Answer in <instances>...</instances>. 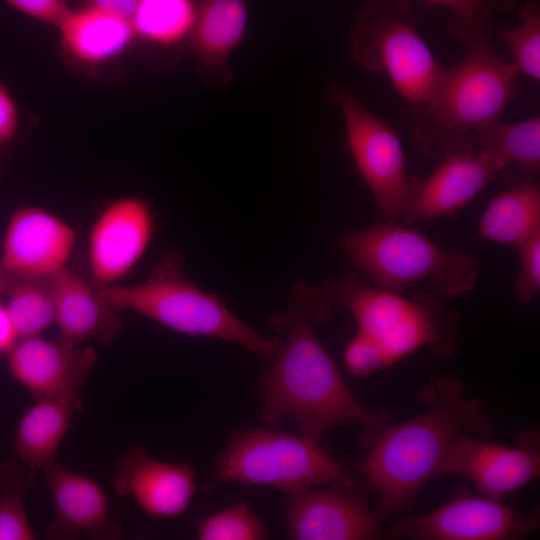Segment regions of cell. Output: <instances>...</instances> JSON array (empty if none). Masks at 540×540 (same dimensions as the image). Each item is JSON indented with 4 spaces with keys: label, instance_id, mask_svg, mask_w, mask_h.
Returning <instances> with one entry per match:
<instances>
[{
    "label": "cell",
    "instance_id": "8",
    "mask_svg": "<svg viewBox=\"0 0 540 540\" xmlns=\"http://www.w3.org/2000/svg\"><path fill=\"white\" fill-rule=\"evenodd\" d=\"M410 11L409 0H366L350 39L353 59L387 75L413 120L436 91L445 67L417 34Z\"/></svg>",
    "mask_w": 540,
    "mask_h": 540
},
{
    "label": "cell",
    "instance_id": "28",
    "mask_svg": "<svg viewBox=\"0 0 540 540\" xmlns=\"http://www.w3.org/2000/svg\"><path fill=\"white\" fill-rule=\"evenodd\" d=\"M34 482L33 469L17 459L0 462V540L36 538L24 506Z\"/></svg>",
    "mask_w": 540,
    "mask_h": 540
},
{
    "label": "cell",
    "instance_id": "9",
    "mask_svg": "<svg viewBox=\"0 0 540 540\" xmlns=\"http://www.w3.org/2000/svg\"><path fill=\"white\" fill-rule=\"evenodd\" d=\"M327 98L343 115L352 159L381 215L393 220L403 217L419 178L407 172L396 131L367 110L354 91L344 84L329 85Z\"/></svg>",
    "mask_w": 540,
    "mask_h": 540
},
{
    "label": "cell",
    "instance_id": "22",
    "mask_svg": "<svg viewBox=\"0 0 540 540\" xmlns=\"http://www.w3.org/2000/svg\"><path fill=\"white\" fill-rule=\"evenodd\" d=\"M56 28L64 52L85 65L117 59L137 38L130 20L89 6L70 9Z\"/></svg>",
    "mask_w": 540,
    "mask_h": 540
},
{
    "label": "cell",
    "instance_id": "10",
    "mask_svg": "<svg viewBox=\"0 0 540 540\" xmlns=\"http://www.w3.org/2000/svg\"><path fill=\"white\" fill-rule=\"evenodd\" d=\"M540 529V513L525 512L504 500L476 496L460 488L442 506L398 517L385 533L393 539L520 540Z\"/></svg>",
    "mask_w": 540,
    "mask_h": 540
},
{
    "label": "cell",
    "instance_id": "20",
    "mask_svg": "<svg viewBox=\"0 0 540 540\" xmlns=\"http://www.w3.org/2000/svg\"><path fill=\"white\" fill-rule=\"evenodd\" d=\"M83 409L80 394L37 398L21 415L13 436L17 460L33 470H43L56 460L74 417Z\"/></svg>",
    "mask_w": 540,
    "mask_h": 540
},
{
    "label": "cell",
    "instance_id": "21",
    "mask_svg": "<svg viewBox=\"0 0 540 540\" xmlns=\"http://www.w3.org/2000/svg\"><path fill=\"white\" fill-rule=\"evenodd\" d=\"M246 26L244 0H203L196 9L190 47L200 70L212 83L229 78L227 60L243 39Z\"/></svg>",
    "mask_w": 540,
    "mask_h": 540
},
{
    "label": "cell",
    "instance_id": "5",
    "mask_svg": "<svg viewBox=\"0 0 540 540\" xmlns=\"http://www.w3.org/2000/svg\"><path fill=\"white\" fill-rule=\"evenodd\" d=\"M335 244L370 283L398 294L427 279L440 296L456 297L474 290L481 272L470 251L444 249L393 219L343 231Z\"/></svg>",
    "mask_w": 540,
    "mask_h": 540
},
{
    "label": "cell",
    "instance_id": "37",
    "mask_svg": "<svg viewBox=\"0 0 540 540\" xmlns=\"http://www.w3.org/2000/svg\"><path fill=\"white\" fill-rule=\"evenodd\" d=\"M16 282L17 279L10 276L0 267V294L6 295Z\"/></svg>",
    "mask_w": 540,
    "mask_h": 540
},
{
    "label": "cell",
    "instance_id": "1",
    "mask_svg": "<svg viewBox=\"0 0 540 540\" xmlns=\"http://www.w3.org/2000/svg\"><path fill=\"white\" fill-rule=\"evenodd\" d=\"M334 307L321 288L303 282L291 287L286 305L268 320L272 330L286 331L287 338L259 384L266 424L293 419L303 435L318 442L337 425L373 430L390 420L385 409L373 411L358 400L313 329L333 316Z\"/></svg>",
    "mask_w": 540,
    "mask_h": 540
},
{
    "label": "cell",
    "instance_id": "36",
    "mask_svg": "<svg viewBox=\"0 0 540 540\" xmlns=\"http://www.w3.org/2000/svg\"><path fill=\"white\" fill-rule=\"evenodd\" d=\"M18 341L6 305L0 300V355H8Z\"/></svg>",
    "mask_w": 540,
    "mask_h": 540
},
{
    "label": "cell",
    "instance_id": "35",
    "mask_svg": "<svg viewBox=\"0 0 540 540\" xmlns=\"http://www.w3.org/2000/svg\"><path fill=\"white\" fill-rule=\"evenodd\" d=\"M139 0H84V6L93 7L131 21Z\"/></svg>",
    "mask_w": 540,
    "mask_h": 540
},
{
    "label": "cell",
    "instance_id": "6",
    "mask_svg": "<svg viewBox=\"0 0 540 540\" xmlns=\"http://www.w3.org/2000/svg\"><path fill=\"white\" fill-rule=\"evenodd\" d=\"M320 288L332 305L353 316L358 330L382 346L392 366L421 348L438 358L457 351L460 312L439 294L419 292L408 299L367 282L354 271L326 279Z\"/></svg>",
    "mask_w": 540,
    "mask_h": 540
},
{
    "label": "cell",
    "instance_id": "26",
    "mask_svg": "<svg viewBox=\"0 0 540 540\" xmlns=\"http://www.w3.org/2000/svg\"><path fill=\"white\" fill-rule=\"evenodd\" d=\"M5 303L20 339L40 336L55 324V301L49 279L17 280Z\"/></svg>",
    "mask_w": 540,
    "mask_h": 540
},
{
    "label": "cell",
    "instance_id": "25",
    "mask_svg": "<svg viewBox=\"0 0 540 540\" xmlns=\"http://www.w3.org/2000/svg\"><path fill=\"white\" fill-rule=\"evenodd\" d=\"M195 17L192 0H139L131 23L136 37L171 46L189 37Z\"/></svg>",
    "mask_w": 540,
    "mask_h": 540
},
{
    "label": "cell",
    "instance_id": "15",
    "mask_svg": "<svg viewBox=\"0 0 540 540\" xmlns=\"http://www.w3.org/2000/svg\"><path fill=\"white\" fill-rule=\"evenodd\" d=\"M196 477L192 466L156 459L145 448L136 447L119 458L112 485L119 496L133 499L150 518L171 519L189 508Z\"/></svg>",
    "mask_w": 540,
    "mask_h": 540
},
{
    "label": "cell",
    "instance_id": "4",
    "mask_svg": "<svg viewBox=\"0 0 540 540\" xmlns=\"http://www.w3.org/2000/svg\"><path fill=\"white\" fill-rule=\"evenodd\" d=\"M183 264L178 253H168L151 268L144 281L102 288L121 312H134L186 336L234 343L264 361L271 360L281 346V338L265 336L246 324L216 294L193 283Z\"/></svg>",
    "mask_w": 540,
    "mask_h": 540
},
{
    "label": "cell",
    "instance_id": "18",
    "mask_svg": "<svg viewBox=\"0 0 540 540\" xmlns=\"http://www.w3.org/2000/svg\"><path fill=\"white\" fill-rule=\"evenodd\" d=\"M505 169L501 161L480 151L446 154L428 178L418 180L405 222L452 216Z\"/></svg>",
    "mask_w": 540,
    "mask_h": 540
},
{
    "label": "cell",
    "instance_id": "7",
    "mask_svg": "<svg viewBox=\"0 0 540 540\" xmlns=\"http://www.w3.org/2000/svg\"><path fill=\"white\" fill-rule=\"evenodd\" d=\"M219 483L268 486L286 495L317 485L355 487L345 464L305 435L272 428H240L216 459Z\"/></svg>",
    "mask_w": 540,
    "mask_h": 540
},
{
    "label": "cell",
    "instance_id": "24",
    "mask_svg": "<svg viewBox=\"0 0 540 540\" xmlns=\"http://www.w3.org/2000/svg\"><path fill=\"white\" fill-rule=\"evenodd\" d=\"M476 151L501 161L507 168L518 164L533 176L540 168V117L503 124L494 121L479 128L473 136Z\"/></svg>",
    "mask_w": 540,
    "mask_h": 540
},
{
    "label": "cell",
    "instance_id": "33",
    "mask_svg": "<svg viewBox=\"0 0 540 540\" xmlns=\"http://www.w3.org/2000/svg\"><path fill=\"white\" fill-rule=\"evenodd\" d=\"M21 13L54 25L61 22L70 10L65 0H2Z\"/></svg>",
    "mask_w": 540,
    "mask_h": 540
},
{
    "label": "cell",
    "instance_id": "13",
    "mask_svg": "<svg viewBox=\"0 0 540 540\" xmlns=\"http://www.w3.org/2000/svg\"><path fill=\"white\" fill-rule=\"evenodd\" d=\"M76 241L75 229L61 217L37 206L20 207L6 226L0 267L17 280L49 279L67 267Z\"/></svg>",
    "mask_w": 540,
    "mask_h": 540
},
{
    "label": "cell",
    "instance_id": "16",
    "mask_svg": "<svg viewBox=\"0 0 540 540\" xmlns=\"http://www.w3.org/2000/svg\"><path fill=\"white\" fill-rule=\"evenodd\" d=\"M7 356L10 375L34 399L80 394L97 362L90 345L40 336L20 339Z\"/></svg>",
    "mask_w": 540,
    "mask_h": 540
},
{
    "label": "cell",
    "instance_id": "27",
    "mask_svg": "<svg viewBox=\"0 0 540 540\" xmlns=\"http://www.w3.org/2000/svg\"><path fill=\"white\" fill-rule=\"evenodd\" d=\"M448 9L447 31L469 49L493 43V16L510 13L516 0H422Z\"/></svg>",
    "mask_w": 540,
    "mask_h": 540
},
{
    "label": "cell",
    "instance_id": "30",
    "mask_svg": "<svg viewBox=\"0 0 540 540\" xmlns=\"http://www.w3.org/2000/svg\"><path fill=\"white\" fill-rule=\"evenodd\" d=\"M199 540H264L269 532L245 503H236L210 514L197 526Z\"/></svg>",
    "mask_w": 540,
    "mask_h": 540
},
{
    "label": "cell",
    "instance_id": "32",
    "mask_svg": "<svg viewBox=\"0 0 540 540\" xmlns=\"http://www.w3.org/2000/svg\"><path fill=\"white\" fill-rule=\"evenodd\" d=\"M519 271L515 281L517 298L529 303L540 290V231L516 247Z\"/></svg>",
    "mask_w": 540,
    "mask_h": 540
},
{
    "label": "cell",
    "instance_id": "2",
    "mask_svg": "<svg viewBox=\"0 0 540 540\" xmlns=\"http://www.w3.org/2000/svg\"><path fill=\"white\" fill-rule=\"evenodd\" d=\"M418 400L426 406L418 416L365 430L359 438L368 452L358 471L379 494L375 514L380 522L412 511L419 491L440 475L460 435L490 438L494 434L481 400L470 398L456 376L431 377L420 389Z\"/></svg>",
    "mask_w": 540,
    "mask_h": 540
},
{
    "label": "cell",
    "instance_id": "29",
    "mask_svg": "<svg viewBox=\"0 0 540 540\" xmlns=\"http://www.w3.org/2000/svg\"><path fill=\"white\" fill-rule=\"evenodd\" d=\"M519 17L522 24L515 29L500 28L498 39L514 58L518 73L539 81L540 79V5L529 0L522 5Z\"/></svg>",
    "mask_w": 540,
    "mask_h": 540
},
{
    "label": "cell",
    "instance_id": "14",
    "mask_svg": "<svg viewBox=\"0 0 540 540\" xmlns=\"http://www.w3.org/2000/svg\"><path fill=\"white\" fill-rule=\"evenodd\" d=\"M356 487V486H355ZM355 487L308 488L285 500L286 527L294 540H378L381 522Z\"/></svg>",
    "mask_w": 540,
    "mask_h": 540
},
{
    "label": "cell",
    "instance_id": "31",
    "mask_svg": "<svg viewBox=\"0 0 540 540\" xmlns=\"http://www.w3.org/2000/svg\"><path fill=\"white\" fill-rule=\"evenodd\" d=\"M345 369L354 377H368L393 367L382 346L371 336L357 330L343 353Z\"/></svg>",
    "mask_w": 540,
    "mask_h": 540
},
{
    "label": "cell",
    "instance_id": "3",
    "mask_svg": "<svg viewBox=\"0 0 540 540\" xmlns=\"http://www.w3.org/2000/svg\"><path fill=\"white\" fill-rule=\"evenodd\" d=\"M518 74L493 43L471 48L460 62L445 68L436 91L413 119L412 141L433 159L475 150L474 133L499 121L517 97Z\"/></svg>",
    "mask_w": 540,
    "mask_h": 540
},
{
    "label": "cell",
    "instance_id": "19",
    "mask_svg": "<svg viewBox=\"0 0 540 540\" xmlns=\"http://www.w3.org/2000/svg\"><path fill=\"white\" fill-rule=\"evenodd\" d=\"M55 324L60 339L85 344L96 340L110 344L122 329L119 311L102 286L89 282L68 267L51 277Z\"/></svg>",
    "mask_w": 540,
    "mask_h": 540
},
{
    "label": "cell",
    "instance_id": "34",
    "mask_svg": "<svg viewBox=\"0 0 540 540\" xmlns=\"http://www.w3.org/2000/svg\"><path fill=\"white\" fill-rule=\"evenodd\" d=\"M19 128V110L10 90L0 81V146L9 143Z\"/></svg>",
    "mask_w": 540,
    "mask_h": 540
},
{
    "label": "cell",
    "instance_id": "11",
    "mask_svg": "<svg viewBox=\"0 0 540 540\" xmlns=\"http://www.w3.org/2000/svg\"><path fill=\"white\" fill-rule=\"evenodd\" d=\"M454 474L471 482L486 497L504 500L540 476V433L528 428L517 434L516 446L458 437L440 475Z\"/></svg>",
    "mask_w": 540,
    "mask_h": 540
},
{
    "label": "cell",
    "instance_id": "23",
    "mask_svg": "<svg viewBox=\"0 0 540 540\" xmlns=\"http://www.w3.org/2000/svg\"><path fill=\"white\" fill-rule=\"evenodd\" d=\"M540 231V189L531 178L519 180L485 208L478 233L488 241L517 247Z\"/></svg>",
    "mask_w": 540,
    "mask_h": 540
},
{
    "label": "cell",
    "instance_id": "17",
    "mask_svg": "<svg viewBox=\"0 0 540 540\" xmlns=\"http://www.w3.org/2000/svg\"><path fill=\"white\" fill-rule=\"evenodd\" d=\"M54 517L46 527L52 539H116L118 526L109 518V499L92 478L56 460L44 469Z\"/></svg>",
    "mask_w": 540,
    "mask_h": 540
},
{
    "label": "cell",
    "instance_id": "12",
    "mask_svg": "<svg viewBox=\"0 0 540 540\" xmlns=\"http://www.w3.org/2000/svg\"><path fill=\"white\" fill-rule=\"evenodd\" d=\"M154 224L152 207L144 198L125 195L109 201L95 218L87 240L93 282L112 286L126 277L147 251Z\"/></svg>",
    "mask_w": 540,
    "mask_h": 540
}]
</instances>
